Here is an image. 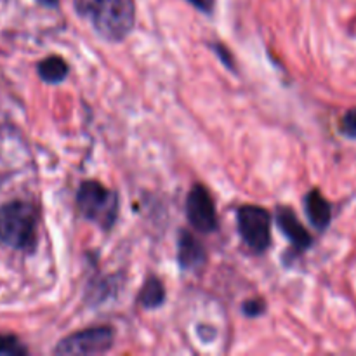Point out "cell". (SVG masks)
I'll return each mask as SVG.
<instances>
[{
	"label": "cell",
	"instance_id": "2e32d148",
	"mask_svg": "<svg viewBox=\"0 0 356 356\" xmlns=\"http://www.w3.org/2000/svg\"><path fill=\"white\" fill-rule=\"evenodd\" d=\"M37 2H40L42 6H45V7H56V6H58V0H37Z\"/></svg>",
	"mask_w": 356,
	"mask_h": 356
},
{
	"label": "cell",
	"instance_id": "6da1fadb",
	"mask_svg": "<svg viewBox=\"0 0 356 356\" xmlns=\"http://www.w3.org/2000/svg\"><path fill=\"white\" fill-rule=\"evenodd\" d=\"M76 14L108 42H122L136 23L132 0H73Z\"/></svg>",
	"mask_w": 356,
	"mask_h": 356
},
{
	"label": "cell",
	"instance_id": "52a82bcc",
	"mask_svg": "<svg viewBox=\"0 0 356 356\" xmlns=\"http://www.w3.org/2000/svg\"><path fill=\"white\" fill-rule=\"evenodd\" d=\"M277 225L278 228L282 229L285 236L294 243L298 249L305 250L312 245V235L306 232L305 226L301 225V221L298 219L296 212L292 209L287 207H280L277 211Z\"/></svg>",
	"mask_w": 356,
	"mask_h": 356
},
{
	"label": "cell",
	"instance_id": "8992f818",
	"mask_svg": "<svg viewBox=\"0 0 356 356\" xmlns=\"http://www.w3.org/2000/svg\"><path fill=\"white\" fill-rule=\"evenodd\" d=\"M186 216L190 225L197 232L212 233L218 228V214L211 193L202 184H195L188 193L186 200Z\"/></svg>",
	"mask_w": 356,
	"mask_h": 356
},
{
	"label": "cell",
	"instance_id": "9c48e42d",
	"mask_svg": "<svg viewBox=\"0 0 356 356\" xmlns=\"http://www.w3.org/2000/svg\"><path fill=\"white\" fill-rule=\"evenodd\" d=\"M306 214L316 229H325L332 219V207L318 190H313L305 198Z\"/></svg>",
	"mask_w": 356,
	"mask_h": 356
},
{
	"label": "cell",
	"instance_id": "3957f363",
	"mask_svg": "<svg viewBox=\"0 0 356 356\" xmlns=\"http://www.w3.org/2000/svg\"><path fill=\"white\" fill-rule=\"evenodd\" d=\"M76 205L82 218L103 229H110L118 214L117 193L104 188L97 181H86L80 184Z\"/></svg>",
	"mask_w": 356,
	"mask_h": 356
},
{
	"label": "cell",
	"instance_id": "9a60e30c",
	"mask_svg": "<svg viewBox=\"0 0 356 356\" xmlns=\"http://www.w3.org/2000/svg\"><path fill=\"white\" fill-rule=\"evenodd\" d=\"M188 2L197 7L198 10H202V13H212L216 0H188Z\"/></svg>",
	"mask_w": 356,
	"mask_h": 356
},
{
	"label": "cell",
	"instance_id": "8fae6325",
	"mask_svg": "<svg viewBox=\"0 0 356 356\" xmlns=\"http://www.w3.org/2000/svg\"><path fill=\"white\" fill-rule=\"evenodd\" d=\"M163 301H165V289H163L162 282L155 277L148 278L146 284L143 285L141 292H139V302H141V306L146 309H155L159 306H162Z\"/></svg>",
	"mask_w": 356,
	"mask_h": 356
},
{
	"label": "cell",
	"instance_id": "7c38bea8",
	"mask_svg": "<svg viewBox=\"0 0 356 356\" xmlns=\"http://www.w3.org/2000/svg\"><path fill=\"white\" fill-rule=\"evenodd\" d=\"M26 348L21 346L19 341L14 336H0V355H24Z\"/></svg>",
	"mask_w": 356,
	"mask_h": 356
},
{
	"label": "cell",
	"instance_id": "30bf717a",
	"mask_svg": "<svg viewBox=\"0 0 356 356\" xmlns=\"http://www.w3.org/2000/svg\"><path fill=\"white\" fill-rule=\"evenodd\" d=\"M38 75L47 83H59L68 75V65L59 56H51L38 63Z\"/></svg>",
	"mask_w": 356,
	"mask_h": 356
},
{
	"label": "cell",
	"instance_id": "5bb4252c",
	"mask_svg": "<svg viewBox=\"0 0 356 356\" xmlns=\"http://www.w3.org/2000/svg\"><path fill=\"white\" fill-rule=\"evenodd\" d=\"M264 312V302L259 301V299H256V301H247L245 305H243V313H245L247 316H259L263 315Z\"/></svg>",
	"mask_w": 356,
	"mask_h": 356
},
{
	"label": "cell",
	"instance_id": "ba28073f",
	"mask_svg": "<svg viewBox=\"0 0 356 356\" xmlns=\"http://www.w3.org/2000/svg\"><path fill=\"white\" fill-rule=\"evenodd\" d=\"M205 249L191 233L183 232L177 243V261L183 270H197L205 263Z\"/></svg>",
	"mask_w": 356,
	"mask_h": 356
},
{
	"label": "cell",
	"instance_id": "7a4b0ae2",
	"mask_svg": "<svg viewBox=\"0 0 356 356\" xmlns=\"http://www.w3.org/2000/svg\"><path fill=\"white\" fill-rule=\"evenodd\" d=\"M37 209L26 202L0 207V242L16 250H33L37 243Z\"/></svg>",
	"mask_w": 356,
	"mask_h": 356
},
{
	"label": "cell",
	"instance_id": "277c9868",
	"mask_svg": "<svg viewBox=\"0 0 356 356\" xmlns=\"http://www.w3.org/2000/svg\"><path fill=\"white\" fill-rule=\"evenodd\" d=\"M236 225L243 243L254 254H263L271 242V218L257 205H243L236 212Z\"/></svg>",
	"mask_w": 356,
	"mask_h": 356
},
{
	"label": "cell",
	"instance_id": "4fadbf2b",
	"mask_svg": "<svg viewBox=\"0 0 356 356\" xmlns=\"http://www.w3.org/2000/svg\"><path fill=\"white\" fill-rule=\"evenodd\" d=\"M341 131L348 138H356V108H351L350 111H346L341 120Z\"/></svg>",
	"mask_w": 356,
	"mask_h": 356
},
{
	"label": "cell",
	"instance_id": "5b68a950",
	"mask_svg": "<svg viewBox=\"0 0 356 356\" xmlns=\"http://www.w3.org/2000/svg\"><path fill=\"white\" fill-rule=\"evenodd\" d=\"M115 332L111 327H92L80 330L59 341L54 353L61 356L79 355H101L113 346Z\"/></svg>",
	"mask_w": 356,
	"mask_h": 356
}]
</instances>
